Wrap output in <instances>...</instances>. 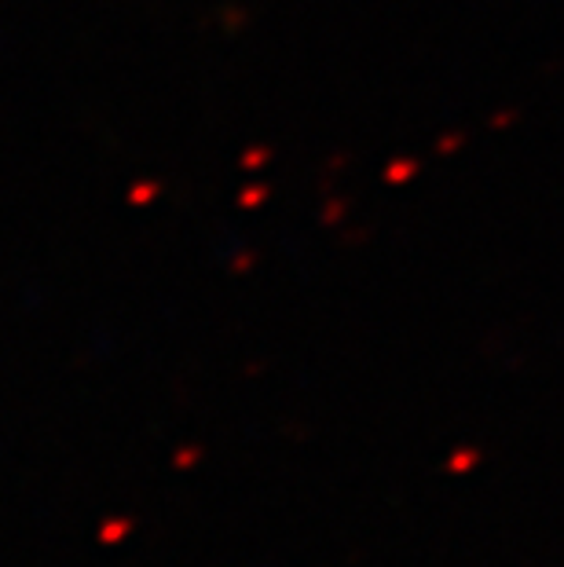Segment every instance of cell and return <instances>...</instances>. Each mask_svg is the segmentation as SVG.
<instances>
[{"instance_id":"6da1fadb","label":"cell","mask_w":564,"mask_h":567,"mask_svg":"<svg viewBox=\"0 0 564 567\" xmlns=\"http://www.w3.org/2000/svg\"><path fill=\"white\" fill-rule=\"evenodd\" d=\"M480 462L476 451H462V454H454V462H448L451 473H465V468H473Z\"/></svg>"}]
</instances>
